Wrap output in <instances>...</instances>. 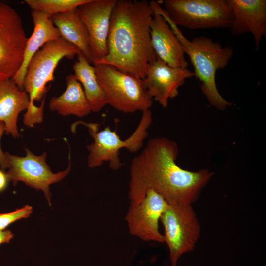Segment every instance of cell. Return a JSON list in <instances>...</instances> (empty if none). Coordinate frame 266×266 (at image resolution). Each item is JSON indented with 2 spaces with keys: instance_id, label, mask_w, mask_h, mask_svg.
Masks as SVG:
<instances>
[{
  "instance_id": "obj_1",
  "label": "cell",
  "mask_w": 266,
  "mask_h": 266,
  "mask_svg": "<svg viewBox=\"0 0 266 266\" xmlns=\"http://www.w3.org/2000/svg\"><path fill=\"white\" fill-rule=\"evenodd\" d=\"M177 143L166 137L150 139L132 160L128 197L130 206L138 204L148 190L161 195L168 204H191L213 175L206 169L191 171L176 163Z\"/></svg>"
},
{
  "instance_id": "obj_2",
  "label": "cell",
  "mask_w": 266,
  "mask_h": 266,
  "mask_svg": "<svg viewBox=\"0 0 266 266\" xmlns=\"http://www.w3.org/2000/svg\"><path fill=\"white\" fill-rule=\"evenodd\" d=\"M153 13L150 1L117 0L111 16L107 54L93 63L144 79L149 65L157 58L150 36Z\"/></svg>"
},
{
  "instance_id": "obj_3",
  "label": "cell",
  "mask_w": 266,
  "mask_h": 266,
  "mask_svg": "<svg viewBox=\"0 0 266 266\" xmlns=\"http://www.w3.org/2000/svg\"><path fill=\"white\" fill-rule=\"evenodd\" d=\"M153 9L161 14L179 40L185 54L190 58L194 67V76L200 82V89L210 104L224 110L232 103L225 100L219 92L216 83L218 70L224 68L232 58L233 49L223 47L219 42L205 37H196L189 40L178 27L173 23L158 1L152 3Z\"/></svg>"
},
{
  "instance_id": "obj_4",
  "label": "cell",
  "mask_w": 266,
  "mask_h": 266,
  "mask_svg": "<svg viewBox=\"0 0 266 266\" xmlns=\"http://www.w3.org/2000/svg\"><path fill=\"white\" fill-rule=\"evenodd\" d=\"M152 122V113L150 110L142 112L140 122L133 133L126 139L122 140L116 131L107 126L99 131L100 124L80 121L86 126L93 138V142L87 145L89 151L87 164L89 168H95L108 162L110 168L118 170L123 164L119 157V151L126 148L130 153L138 152L143 146L144 140L148 135V129Z\"/></svg>"
},
{
  "instance_id": "obj_5",
  "label": "cell",
  "mask_w": 266,
  "mask_h": 266,
  "mask_svg": "<svg viewBox=\"0 0 266 266\" xmlns=\"http://www.w3.org/2000/svg\"><path fill=\"white\" fill-rule=\"evenodd\" d=\"M93 64L107 104L126 113L149 110L153 99L142 79L122 72L109 65Z\"/></svg>"
},
{
  "instance_id": "obj_6",
  "label": "cell",
  "mask_w": 266,
  "mask_h": 266,
  "mask_svg": "<svg viewBox=\"0 0 266 266\" xmlns=\"http://www.w3.org/2000/svg\"><path fill=\"white\" fill-rule=\"evenodd\" d=\"M81 52L62 37L49 41L31 59L24 80L23 90L30 98V105L40 101L48 90L47 83L54 80V70L64 58L73 59Z\"/></svg>"
},
{
  "instance_id": "obj_7",
  "label": "cell",
  "mask_w": 266,
  "mask_h": 266,
  "mask_svg": "<svg viewBox=\"0 0 266 266\" xmlns=\"http://www.w3.org/2000/svg\"><path fill=\"white\" fill-rule=\"evenodd\" d=\"M160 3L174 24L191 30L227 28L232 21L227 0H164Z\"/></svg>"
},
{
  "instance_id": "obj_8",
  "label": "cell",
  "mask_w": 266,
  "mask_h": 266,
  "mask_svg": "<svg viewBox=\"0 0 266 266\" xmlns=\"http://www.w3.org/2000/svg\"><path fill=\"white\" fill-rule=\"evenodd\" d=\"M160 221L171 265L176 266L181 255L195 247L200 236V224L191 204H168Z\"/></svg>"
},
{
  "instance_id": "obj_9",
  "label": "cell",
  "mask_w": 266,
  "mask_h": 266,
  "mask_svg": "<svg viewBox=\"0 0 266 266\" xmlns=\"http://www.w3.org/2000/svg\"><path fill=\"white\" fill-rule=\"evenodd\" d=\"M24 157L12 155L5 152L9 160L8 170L6 172L9 181L15 186L18 182L43 192L50 205L52 194L50 185L64 179L71 170L70 153L67 168L63 171L53 173L46 163L47 153L37 156L29 149H25Z\"/></svg>"
},
{
  "instance_id": "obj_10",
  "label": "cell",
  "mask_w": 266,
  "mask_h": 266,
  "mask_svg": "<svg viewBox=\"0 0 266 266\" xmlns=\"http://www.w3.org/2000/svg\"><path fill=\"white\" fill-rule=\"evenodd\" d=\"M27 39L19 14L0 2V81L12 79L20 68Z\"/></svg>"
},
{
  "instance_id": "obj_11",
  "label": "cell",
  "mask_w": 266,
  "mask_h": 266,
  "mask_svg": "<svg viewBox=\"0 0 266 266\" xmlns=\"http://www.w3.org/2000/svg\"><path fill=\"white\" fill-rule=\"evenodd\" d=\"M167 205L161 195L148 190L140 202L129 208L125 220L130 233L143 241L164 243L159 223Z\"/></svg>"
},
{
  "instance_id": "obj_12",
  "label": "cell",
  "mask_w": 266,
  "mask_h": 266,
  "mask_svg": "<svg viewBox=\"0 0 266 266\" xmlns=\"http://www.w3.org/2000/svg\"><path fill=\"white\" fill-rule=\"evenodd\" d=\"M116 2L117 0H89L77 8L88 33L93 63L107 54L111 16Z\"/></svg>"
},
{
  "instance_id": "obj_13",
  "label": "cell",
  "mask_w": 266,
  "mask_h": 266,
  "mask_svg": "<svg viewBox=\"0 0 266 266\" xmlns=\"http://www.w3.org/2000/svg\"><path fill=\"white\" fill-rule=\"evenodd\" d=\"M193 76V72L188 69L171 67L157 57L149 65L146 75L142 80L153 99L166 108L168 100L178 95V89L186 79Z\"/></svg>"
},
{
  "instance_id": "obj_14",
  "label": "cell",
  "mask_w": 266,
  "mask_h": 266,
  "mask_svg": "<svg viewBox=\"0 0 266 266\" xmlns=\"http://www.w3.org/2000/svg\"><path fill=\"white\" fill-rule=\"evenodd\" d=\"M232 15L229 28L234 36L253 35L256 50L266 37V0H227Z\"/></svg>"
},
{
  "instance_id": "obj_15",
  "label": "cell",
  "mask_w": 266,
  "mask_h": 266,
  "mask_svg": "<svg viewBox=\"0 0 266 266\" xmlns=\"http://www.w3.org/2000/svg\"><path fill=\"white\" fill-rule=\"evenodd\" d=\"M150 27L151 44L157 57L171 67L187 68L188 62L179 40L164 17L154 9Z\"/></svg>"
},
{
  "instance_id": "obj_16",
  "label": "cell",
  "mask_w": 266,
  "mask_h": 266,
  "mask_svg": "<svg viewBox=\"0 0 266 266\" xmlns=\"http://www.w3.org/2000/svg\"><path fill=\"white\" fill-rule=\"evenodd\" d=\"M31 16L34 29L32 35L27 39L22 65L11 79L22 90H24V80L27 68L32 58L44 44L61 37L59 31L53 23L50 15L41 11L32 10Z\"/></svg>"
},
{
  "instance_id": "obj_17",
  "label": "cell",
  "mask_w": 266,
  "mask_h": 266,
  "mask_svg": "<svg viewBox=\"0 0 266 266\" xmlns=\"http://www.w3.org/2000/svg\"><path fill=\"white\" fill-rule=\"evenodd\" d=\"M29 104L28 94L20 89L11 79L0 81V121L4 123L7 134L19 137L18 116Z\"/></svg>"
},
{
  "instance_id": "obj_18",
  "label": "cell",
  "mask_w": 266,
  "mask_h": 266,
  "mask_svg": "<svg viewBox=\"0 0 266 266\" xmlns=\"http://www.w3.org/2000/svg\"><path fill=\"white\" fill-rule=\"evenodd\" d=\"M66 81V88L65 92L60 96L50 99V110L64 116L73 115L81 118L87 116L91 110L81 84L74 74L67 76Z\"/></svg>"
},
{
  "instance_id": "obj_19",
  "label": "cell",
  "mask_w": 266,
  "mask_h": 266,
  "mask_svg": "<svg viewBox=\"0 0 266 266\" xmlns=\"http://www.w3.org/2000/svg\"><path fill=\"white\" fill-rule=\"evenodd\" d=\"M51 19L59 30L61 37L77 47L89 63H93L88 33L77 8L53 15Z\"/></svg>"
},
{
  "instance_id": "obj_20",
  "label": "cell",
  "mask_w": 266,
  "mask_h": 266,
  "mask_svg": "<svg viewBox=\"0 0 266 266\" xmlns=\"http://www.w3.org/2000/svg\"><path fill=\"white\" fill-rule=\"evenodd\" d=\"M77 57L73 65L74 75L83 87L91 112H99L107 104L104 92L97 80L94 66L82 52Z\"/></svg>"
},
{
  "instance_id": "obj_21",
  "label": "cell",
  "mask_w": 266,
  "mask_h": 266,
  "mask_svg": "<svg viewBox=\"0 0 266 266\" xmlns=\"http://www.w3.org/2000/svg\"><path fill=\"white\" fill-rule=\"evenodd\" d=\"M89 0H25L32 10L45 13L51 17L55 14L70 11Z\"/></svg>"
},
{
  "instance_id": "obj_22",
  "label": "cell",
  "mask_w": 266,
  "mask_h": 266,
  "mask_svg": "<svg viewBox=\"0 0 266 266\" xmlns=\"http://www.w3.org/2000/svg\"><path fill=\"white\" fill-rule=\"evenodd\" d=\"M32 212V207L27 205L11 212L0 213V231L4 230L9 225L17 220L29 217Z\"/></svg>"
},
{
  "instance_id": "obj_23",
  "label": "cell",
  "mask_w": 266,
  "mask_h": 266,
  "mask_svg": "<svg viewBox=\"0 0 266 266\" xmlns=\"http://www.w3.org/2000/svg\"><path fill=\"white\" fill-rule=\"evenodd\" d=\"M45 100L44 97L41 100L39 107L35 105H29L26 113L24 115L23 122L28 127H33L36 123H40L43 120V110Z\"/></svg>"
},
{
  "instance_id": "obj_24",
  "label": "cell",
  "mask_w": 266,
  "mask_h": 266,
  "mask_svg": "<svg viewBox=\"0 0 266 266\" xmlns=\"http://www.w3.org/2000/svg\"><path fill=\"white\" fill-rule=\"evenodd\" d=\"M5 132V127L3 122L0 121V166L2 170L7 169L9 167L8 158L2 150L0 146V140L3 133Z\"/></svg>"
},
{
  "instance_id": "obj_25",
  "label": "cell",
  "mask_w": 266,
  "mask_h": 266,
  "mask_svg": "<svg viewBox=\"0 0 266 266\" xmlns=\"http://www.w3.org/2000/svg\"><path fill=\"white\" fill-rule=\"evenodd\" d=\"M13 237V233L9 229L0 231V245L4 243H9Z\"/></svg>"
},
{
  "instance_id": "obj_26",
  "label": "cell",
  "mask_w": 266,
  "mask_h": 266,
  "mask_svg": "<svg viewBox=\"0 0 266 266\" xmlns=\"http://www.w3.org/2000/svg\"><path fill=\"white\" fill-rule=\"evenodd\" d=\"M8 182L9 180L6 173L0 169V192L6 188Z\"/></svg>"
}]
</instances>
